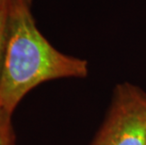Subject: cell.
<instances>
[{"label": "cell", "instance_id": "3957f363", "mask_svg": "<svg viewBox=\"0 0 146 145\" xmlns=\"http://www.w3.org/2000/svg\"><path fill=\"white\" fill-rule=\"evenodd\" d=\"M11 114L0 109V145H14V133L12 129Z\"/></svg>", "mask_w": 146, "mask_h": 145}, {"label": "cell", "instance_id": "277c9868", "mask_svg": "<svg viewBox=\"0 0 146 145\" xmlns=\"http://www.w3.org/2000/svg\"><path fill=\"white\" fill-rule=\"evenodd\" d=\"M7 41V16L0 14V72Z\"/></svg>", "mask_w": 146, "mask_h": 145}, {"label": "cell", "instance_id": "6da1fadb", "mask_svg": "<svg viewBox=\"0 0 146 145\" xmlns=\"http://www.w3.org/2000/svg\"><path fill=\"white\" fill-rule=\"evenodd\" d=\"M33 0H9L7 41L0 72V109L12 114L29 92L60 78H84L88 61L61 53L42 35L32 12Z\"/></svg>", "mask_w": 146, "mask_h": 145}, {"label": "cell", "instance_id": "7a4b0ae2", "mask_svg": "<svg viewBox=\"0 0 146 145\" xmlns=\"http://www.w3.org/2000/svg\"><path fill=\"white\" fill-rule=\"evenodd\" d=\"M92 145H146V92L130 83L117 85Z\"/></svg>", "mask_w": 146, "mask_h": 145}, {"label": "cell", "instance_id": "5b68a950", "mask_svg": "<svg viewBox=\"0 0 146 145\" xmlns=\"http://www.w3.org/2000/svg\"><path fill=\"white\" fill-rule=\"evenodd\" d=\"M8 3L9 0H0V14L1 15L7 16Z\"/></svg>", "mask_w": 146, "mask_h": 145}]
</instances>
